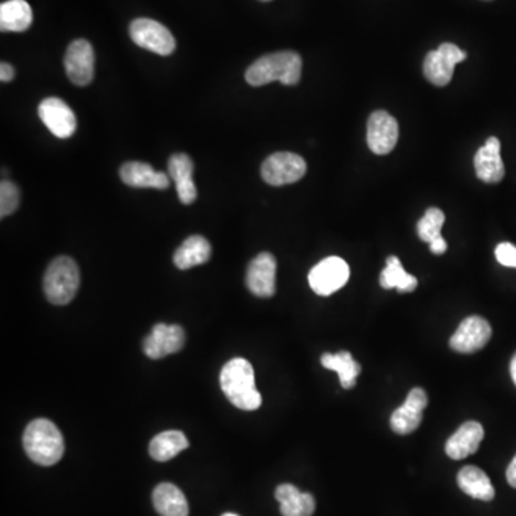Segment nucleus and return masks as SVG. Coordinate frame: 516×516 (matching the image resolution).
I'll use <instances>...</instances> for the list:
<instances>
[{
    "mask_svg": "<svg viewBox=\"0 0 516 516\" xmlns=\"http://www.w3.org/2000/svg\"><path fill=\"white\" fill-rule=\"evenodd\" d=\"M220 383L227 399L238 409L252 412L262 406L263 397L255 386L254 369L248 360L243 357L230 360L222 367Z\"/></svg>",
    "mask_w": 516,
    "mask_h": 516,
    "instance_id": "1",
    "label": "nucleus"
},
{
    "mask_svg": "<svg viewBox=\"0 0 516 516\" xmlns=\"http://www.w3.org/2000/svg\"><path fill=\"white\" fill-rule=\"evenodd\" d=\"M302 67V57L297 52H275L264 55L248 67L245 81L252 87H263L274 81L292 87L299 84Z\"/></svg>",
    "mask_w": 516,
    "mask_h": 516,
    "instance_id": "2",
    "label": "nucleus"
},
{
    "mask_svg": "<svg viewBox=\"0 0 516 516\" xmlns=\"http://www.w3.org/2000/svg\"><path fill=\"white\" fill-rule=\"evenodd\" d=\"M24 449L32 462L41 466L55 465L65 453L64 436L51 420H34L25 429Z\"/></svg>",
    "mask_w": 516,
    "mask_h": 516,
    "instance_id": "3",
    "label": "nucleus"
},
{
    "mask_svg": "<svg viewBox=\"0 0 516 516\" xmlns=\"http://www.w3.org/2000/svg\"><path fill=\"white\" fill-rule=\"evenodd\" d=\"M81 283L77 263L71 257H57L47 267L44 277V292L52 304L71 303Z\"/></svg>",
    "mask_w": 516,
    "mask_h": 516,
    "instance_id": "4",
    "label": "nucleus"
},
{
    "mask_svg": "<svg viewBox=\"0 0 516 516\" xmlns=\"http://www.w3.org/2000/svg\"><path fill=\"white\" fill-rule=\"evenodd\" d=\"M307 171V164L294 152H275L262 165V177L273 187L293 184L302 180Z\"/></svg>",
    "mask_w": 516,
    "mask_h": 516,
    "instance_id": "5",
    "label": "nucleus"
},
{
    "mask_svg": "<svg viewBox=\"0 0 516 516\" xmlns=\"http://www.w3.org/2000/svg\"><path fill=\"white\" fill-rule=\"evenodd\" d=\"M129 36L138 46L161 57H168L175 51V39L171 32L154 19H135L129 26Z\"/></svg>",
    "mask_w": 516,
    "mask_h": 516,
    "instance_id": "6",
    "label": "nucleus"
},
{
    "mask_svg": "<svg viewBox=\"0 0 516 516\" xmlns=\"http://www.w3.org/2000/svg\"><path fill=\"white\" fill-rule=\"evenodd\" d=\"M349 264L340 257H327L309 273V284L315 294L332 295L349 282Z\"/></svg>",
    "mask_w": 516,
    "mask_h": 516,
    "instance_id": "7",
    "label": "nucleus"
},
{
    "mask_svg": "<svg viewBox=\"0 0 516 516\" xmlns=\"http://www.w3.org/2000/svg\"><path fill=\"white\" fill-rule=\"evenodd\" d=\"M466 52L453 44H442L436 51L426 55L423 74L430 84L445 87L449 84L456 65L465 61Z\"/></svg>",
    "mask_w": 516,
    "mask_h": 516,
    "instance_id": "8",
    "label": "nucleus"
},
{
    "mask_svg": "<svg viewBox=\"0 0 516 516\" xmlns=\"http://www.w3.org/2000/svg\"><path fill=\"white\" fill-rule=\"evenodd\" d=\"M492 337V327L480 315H470L460 323L450 337V347L458 353L470 355L483 349Z\"/></svg>",
    "mask_w": 516,
    "mask_h": 516,
    "instance_id": "9",
    "label": "nucleus"
},
{
    "mask_svg": "<svg viewBox=\"0 0 516 516\" xmlns=\"http://www.w3.org/2000/svg\"><path fill=\"white\" fill-rule=\"evenodd\" d=\"M65 71L72 84L87 87L95 74L94 47L85 39H77L67 46L64 59Z\"/></svg>",
    "mask_w": 516,
    "mask_h": 516,
    "instance_id": "10",
    "label": "nucleus"
},
{
    "mask_svg": "<svg viewBox=\"0 0 516 516\" xmlns=\"http://www.w3.org/2000/svg\"><path fill=\"white\" fill-rule=\"evenodd\" d=\"M37 114L47 129L57 138H71L77 132L75 112L59 98H46L39 104Z\"/></svg>",
    "mask_w": 516,
    "mask_h": 516,
    "instance_id": "11",
    "label": "nucleus"
},
{
    "mask_svg": "<svg viewBox=\"0 0 516 516\" xmlns=\"http://www.w3.org/2000/svg\"><path fill=\"white\" fill-rule=\"evenodd\" d=\"M399 139V124L386 111H376L367 122V145L376 155L393 151Z\"/></svg>",
    "mask_w": 516,
    "mask_h": 516,
    "instance_id": "12",
    "label": "nucleus"
},
{
    "mask_svg": "<svg viewBox=\"0 0 516 516\" xmlns=\"http://www.w3.org/2000/svg\"><path fill=\"white\" fill-rule=\"evenodd\" d=\"M275 274H277V262L270 253H260L250 263L245 275V283L253 294L263 299H269L275 294Z\"/></svg>",
    "mask_w": 516,
    "mask_h": 516,
    "instance_id": "13",
    "label": "nucleus"
},
{
    "mask_svg": "<svg viewBox=\"0 0 516 516\" xmlns=\"http://www.w3.org/2000/svg\"><path fill=\"white\" fill-rule=\"evenodd\" d=\"M185 332L181 325L158 323L144 342L145 355L152 360L174 355L184 347Z\"/></svg>",
    "mask_w": 516,
    "mask_h": 516,
    "instance_id": "14",
    "label": "nucleus"
},
{
    "mask_svg": "<svg viewBox=\"0 0 516 516\" xmlns=\"http://www.w3.org/2000/svg\"><path fill=\"white\" fill-rule=\"evenodd\" d=\"M428 406V395L420 387L410 390L405 403L392 413L390 428L397 435H409L419 428L423 410Z\"/></svg>",
    "mask_w": 516,
    "mask_h": 516,
    "instance_id": "15",
    "label": "nucleus"
},
{
    "mask_svg": "<svg viewBox=\"0 0 516 516\" xmlns=\"http://www.w3.org/2000/svg\"><path fill=\"white\" fill-rule=\"evenodd\" d=\"M476 177L488 184L500 182L505 177V165L501 158V142L496 137L486 139L475 155Z\"/></svg>",
    "mask_w": 516,
    "mask_h": 516,
    "instance_id": "16",
    "label": "nucleus"
},
{
    "mask_svg": "<svg viewBox=\"0 0 516 516\" xmlns=\"http://www.w3.org/2000/svg\"><path fill=\"white\" fill-rule=\"evenodd\" d=\"M483 436H485V430L480 423L472 422V420L463 423L446 442V455L449 456L450 459H465L468 456L478 452Z\"/></svg>",
    "mask_w": 516,
    "mask_h": 516,
    "instance_id": "17",
    "label": "nucleus"
},
{
    "mask_svg": "<svg viewBox=\"0 0 516 516\" xmlns=\"http://www.w3.org/2000/svg\"><path fill=\"white\" fill-rule=\"evenodd\" d=\"M194 164L185 154H174L168 161V175L175 182L178 198L184 205L192 204L197 198V187L192 180Z\"/></svg>",
    "mask_w": 516,
    "mask_h": 516,
    "instance_id": "18",
    "label": "nucleus"
},
{
    "mask_svg": "<svg viewBox=\"0 0 516 516\" xmlns=\"http://www.w3.org/2000/svg\"><path fill=\"white\" fill-rule=\"evenodd\" d=\"M124 184L134 188H157V190H167L171 182L170 175L165 172L157 171L150 164L145 162L131 161L122 165L119 170Z\"/></svg>",
    "mask_w": 516,
    "mask_h": 516,
    "instance_id": "19",
    "label": "nucleus"
},
{
    "mask_svg": "<svg viewBox=\"0 0 516 516\" xmlns=\"http://www.w3.org/2000/svg\"><path fill=\"white\" fill-rule=\"evenodd\" d=\"M275 500L279 501L283 516H313L315 501L310 493L300 492L292 483H283L275 490Z\"/></svg>",
    "mask_w": 516,
    "mask_h": 516,
    "instance_id": "20",
    "label": "nucleus"
},
{
    "mask_svg": "<svg viewBox=\"0 0 516 516\" xmlns=\"http://www.w3.org/2000/svg\"><path fill=\"white\" fill-rule=\"evenodd\" d=\"M155 511L161 516H188L190 506L180 488L172 483H160L152 492Z\"/></svg>",
    "mask_w": 516,
    "mask_h": 516,
    "instance_id": "21",
    "label": "nucleus"
},
{
    "mask_svg": "<svg viewBox=\"0 0 516 516\" xmlns=\"http://www.w3.org/2000/svg\"><path fill=\"white\" fill-rule=\"evenodd\" d=\"M458 485L460 490L473 500L490 502L495 498V488L490 478L476 466H465L458 473Z\"/></svg>",
    "mask_w": 516,
    "mask_h": 516,
    "instance_id": "22",
    "label": "nucleus"
},
{
    "mask_svg": "<svg viewBox=\"0 0 516 516\" xmlns=\"http://www.w3.org/2000/svg\"><path fill=\"white\" fill-rule=\"evenodd\" d=\"M212 244L201 235L188 237L174 254V264L180 270L205 264L212 258Z\"/></svg>",
    "mask_w": 516,
    "mask_h": 516,
    "instance_id": "23",
    "label": "nucleus"
},
{
    "mask_svg": "<svg viewBox=\"0 0 516 516\" xmlns=\"http://www.w3.org/2000/svg\"><path fill=\"white\" fill-rule=\"evenodd\" d=\"M32 9L26 0H7L0 6L2 32H25L32 25Z\"/></svg>",
    "mask_w": 516,
    "mask_h": 516,
    "instance_id": "24",
    "label": "nucleus"
},
{
    "mask_svg": "<svg viewBox=\"0 0 516 516\" xmlns=\"http://www.w3.org/2000/svg\"><path fill=\"white\" fill-rule=\"evenodd\" d=\"M322 365L325 369L333 370L339 375L343 389L355 387L357 376L362 372V366L353 359L352 353L346 352V350L335 353V355L325 353L322 356Z\"/></svg>",
    "mask_w": 516,
    "mask_h": 516,
    "instance_id": "25",
    "label": "nucleus"
},
{
    "mask_svg": "<svg viewBox=\"0 0 516 516\" xmlns=\"http://www.w3.org/2000/svg\"><path fill=\"white\" fill-rule=\"evenodd\" d=\"M190 446L187 436L180 430H167L155 436L150 443V455L157 462H167L187 449Z\"/></svg>",
    "mask_w": 516,
    "mask_h": 516,
    "instance_id": "26",
    "label": "nucleus"
},
{
    "mask_svg": "<svg viewBox=\"0 0 516 516\" xmlns=\"http://www.w3.org/2000/svg\"><path fill=\"white\" fill-rule=\"evenodd\" d=\"M380 285L383 289H396L399 293H412L418 287V279L403 269L402 263L396 255L386 260V267L380 274Z\"/></svg>",
    "mask_w": 516,
    "mask_h": 516,
    "instance_id": "27",
    "label": "nucleus"
},
{
    "mask_svg": "<svg viewBox=\"0 0 516 516\" xmlns=\"http://www.w3.org/2000/svg\"><path fill=\"white\" fill-rule=\"evenodd\" d=\"M445 224V214L439 208L432 207L425 212L418 222V235L425 243H432L439 237L440 230Z\"/></svg>",
    "mask_w": 516,
    "mask_h": 516,
    "instance_id": "28",
    "label": "nucleus"
},
{
    "mask_svg": "<svg viewBox=\"0 0 516 516\" xmlns=\"http://www.w3.org/2000/svg\"><path fill=\"white\" fill-rule=\"evenodd\" d=\"M21 194L19 188L12 181H2L0 184V217L14 214L19 207Z\"/></svg>",
    "mask_w": 516,
    "mask_h": 516,
    "instance_id": "29",
    "label": "nucleus"
},
{
    "mask_svg": "<svg viewBox=\"0 0 516 516\" xmlns=\"http://www.w3.org/2000/svg\"><path fill=\"white\" fill-rule=\"evenodd\" d=\"M495 257L500 264L516 269V247L512 243H501L496 247Z\"/></svg>",
    "mask_w": 516,
    "mask_h": 516,
    "instance_id": "30",
    "label": "nucleus"
},
{
    "mask_svg": "<svg viewBox=\"0 0 516 516\" xmlns=\"http://www.w3.org/2000/svg\"><path fill=\"white\" fill-rule=\"evenodd\" d=\"M429 247L430 252L438 255L443 254V253L448 250V244H446L445 238H443L442 235H439V237L435 238L432 243H429Z\"/></svg>",
    "mask_w": 516,
    "mask_h": 516,
    "instance_id": "31",
    "label": "nucleus"
},
{
    "mask_svg": "<svg viewBox=\"0 0 516 516\" xmlns=\"http://www.w3.org/2000/svg\"><path fill=\"white\" fill-rule=\"evenodd\" d=\"M15 77V69L12 65L2 64L0 65V79L2 82H11Z\"/></svg>",
    "mask_w": 516,
    "mask_h": 516,
    "instance_id": "32",
    "label": "nucleus"
},
{
    "mask_svg": "<svg viewBox=\"0 0 516 516\" xmlns=\"http://www.w3.org/2000/svg\"><path fill=\"white\" fill-rule=\"evenodd\" d=\"M506 480H508V483L516 490V455L512 462L508 466V470H506Z\"/></svg>",
    "mask_w": 516,
    "mask_h": 516,
    "instance_id": "33",
    "label": "nucleus"
},
{
    "mask_svg": "<svg viewBox=\"0 0 516 516\" xmlns=\"http://www.w3.org/2000/svg\"><path fill=\"white\" fill-rule=\"evenodd\" d=\"M511 376H512L513 383L516 386V355L512 357V362H511Z\"/></svg>",
    "mask_w": 516,
    "mask_h": 516,
    "instance_id": "34",
    "label": "nucleus"
},
{
    "mask_svg": "<svg viewBox=\"0 0 516 516\" xmlns=\"http://www.w3.org/2000/svg\"><path fill=\"white\" fill-rule=\"evenodd\" d=\"M263 2H269V0H263Z\"/></svg>",
    "mask_w": 516,
    "mask_h": 516,
    "instance_id": "35",
    "label": "nucleus"
}]
</instances>
